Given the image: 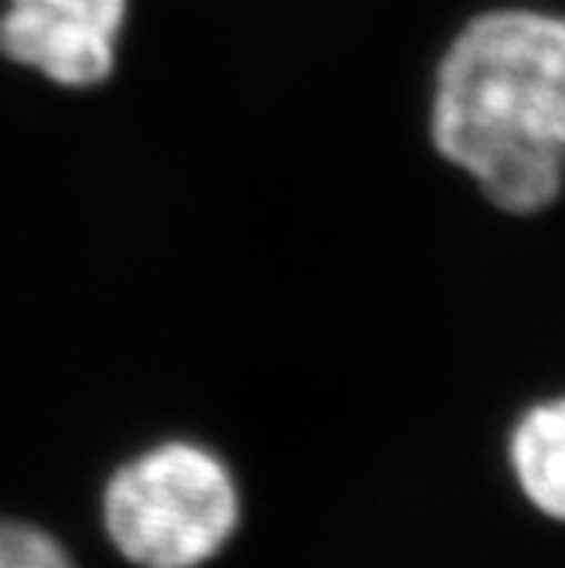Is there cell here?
<instances>
[{
    "label": "cell",
    "instance_id": "cell-1",
    "mask_svg": "<svg viewBox=\"0 0 565 568\" xmlns=\"http://www.w3.org/2000/svg\"><path fill=\"white\" fill-rule=\"evenodd\" d=\"M430 133L494 209L535 215L555 204L565 187V18L477 14L436 69Z\"/></svg>",
    "mask_w": 565,
    "mask_h": 568
},
{
    "label": "cell",
    "instance_id": "cell-2",
    "mask_svg": "<svg viewBox=\"0 0 565 568\" xmlns=\"http://www.w3.org/2000/svg\"><path fill=\"white\" fill-rule=\"evenodd\" d=\"M239 497L222 463L188 443H168L130 467L107 490L113 545L143 568H194L235 531Z\"/></svg>",
    "mask_w": 565,
    "mask_h": 568
},
{
    "label": "cell",
    "instance_id": "cell-3",
    "mask_svg": "<svg viewBox=\"0 0 565 568\" xmlns=\"http://www.w3.org/2000/svg\"><path fill=\"white\" fill-rule=\"evenodd\" d=\"M0 55L65 89H92L117 72L120 38L28 8L0 14Z\"/></svg>",
    "mask_w": 565,
    "mask_h": 568
},
{
    "label": "cell",
    "instance_id": "cell-4",
    "mask_svg": "<svg viewBox=\"0 0 565 568\" xmlns=\"http://www.w3.org/2000/svg\"><path fill=\"white\" fill-rule=\"evenodd\" d=\"M507 463L525 500L565 525V395L535 402L507 439Z\"/></svg>",
    "mask_w": 565,
    "mask_h": 568
},
{
    "label": "cell",
    "instance_id": "cell-5",
    "mask_svg": "<svg viewBox=\"0 0 565 568\" xmlns=\"http://www.w3.org/2000/svg\"><path fill=\"white\" fill-rule=\"evenodd\" d=\"M0 568H72V561L44 531L0 521Z\"/></svg>",
    "mask_w": 565,
    "mask_h": 568
},
{
    "label": "cell",
    "instance_id": "cell-6",
    "mask_svg": "<svg viewBox=\"0 0 565 568\" xmlns=\"http://www.w3.org/2000/svg\"><path fill=\"white\" fill-rule=\"evenodd\" d=\"M11 8H28L38 14L51 18H65L75 24H89L110 34H123L127 14H130V0H8Z\"/></svg>",
    "mask_w": 565,
    "mask_h": 568
}]
</instances>
